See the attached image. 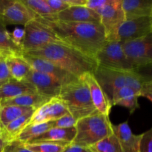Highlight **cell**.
<instances>
[{
  "mask_svg": "<svg viewBox=\"0 0 152 152\" xmlns=\"http://www.w3.org/2000/svg\"><path fill=\"white\" fill-rule=\"evenodd\" d=\"M39 19L49 25L62 42L94 59L107 42L100 23H73Z\"/></svg>",
  "mask_w": 152,
  "mask_h": 152,
  "instance_id": "obj_1",
  "label": "cell"
},
{
  "mask_svg": "<svg viewBox=\"0 0 152 152\" xmlns=\"http://www.w3.org/2000/svg\"><path fill=\"white\" fill-rule=\"evenodd\" d=\"M23 53L47 59L79 79L86 74H94L98 67L94 59L65 44H50Z\"/></svg>",
  "mask_w": 152,
  "mask_h": 152,
  "instance_id": "obj_2",
  "label": "cell"
},
{
  "mask_svg": "<svg viewBox=\"0 0 152 152\" xmlns=\"http://www.w3.org/2000/svg\"><path fill=\"white\" fill-rule=\"evenodd\" d=\"M112 126L109 117L96 111L77 120L75 126L76 136L71 144L89 148L101 140L113 134Z\"/></svg>",
  "mask_w": 152,
  "mask_h": 152,
  "instance_id": "obj_3",
  "label": "cell"
},
{
  "mask_svg": "<svg viewBox=\"0 0 152 152\" xmlns=\"http://www.w3.org/2000/svg\"><path fill=\"white\" fill-rule=\"evenodd\" d=\"M58 98L66 105L70 114L77 120L96 112L87 84L83 79L62 85Z\"/></svg>",
  "mask_w": 152,
  "mask_h": 152,
  "instance_id": "obj_4",
  "label": "cell"
},
{
  "mask_svg": "<svg viewBox=\"0 0 152 152\" xmlns=\"http://www.w3.org/2000/svg\"><path fill=\"white\" fill-rule=\"evenodd\" d=\"M93 74L111 103L113 95L120 88L130 87L140 92L145 82L134 71L109 69L98 66Z\"/></svg>",
  "mask_w": 152,
  "mask_h": 152,
  "instance_id": "obj_5",
  "label": "cell"
},
{
  "mask_svg": "<svg viewBox=\"0 0 152 152\" xmlns=\"http://www.w3.org/2000/svg\"><path fill=\"white\" fill-rule=\"evenodd\" d=\"M24 27L25 37L21 45L23 52L37 50L50 44H65L53 30L39 18Z\"/></svg>",
  "mask_w": 152,
  "mask_h": 152,
  "instance_id": "obj_6",
  "label": "cell"
},
{
  "mask_svg": "<svg viewBox=\"0 0 152 152\" xmlns=\"http://www.w3.org/2000/svg\"><path fill=\"white\" fill-rule=\"evenodd\" d=\"M96 13L100 16V24L104 28L107 42L117 41L119 29L126 21L122 0H111L109 4Z\"/></svg>",
  "mask_w": 152,
  "mask_h": 152,
  "instance_id": "obj_7",
  "label": "cell"
},
{
  "mask_svg": "<svg viewBox=\"0 0 152 152\" xmlns=\"http://www.w3.org/2000/svg\"><path fill=\"white\" fill-rule=\"evenodd\" d=\"M98 66L109 69L134 71V68L123 51L119 42H107L95 57Z\"/></svg>",
  "mask_w": 152,
  "mask_h": 152,
  "instance_id": "obj_8",
  "label": "cell"
},
{
  "mask_svg": "<svg viewBox=\"0 0 152 152\" xmlns=\"http://www.w3.org/2000/svg\"><path fill=\"white\" fill-rule=\"evenodd\" d=\"M122 47L134 69L152 62V33L123 44Z\"/></svg>",
  "mask_w": 152,
  "mask_h": 152,
  "instance_id": "obj_9",
  "label": "cell"
},
{
  "mask_svg": "<svg viewBox=\"0 0 152 152\" xmlns=\"http://www.w3.org/2000/svg\"><path fill=\"white\" fill-rule=\"evenodd\" d=\"M22 57L31 66V69L38 71V72H41L42 74H47L62 83V85L68 84L71 82L76 81L79 79L75 76L72 75L65 70L58 67L53 62L43 59V58L31 56V55L27 54L25 53H22Z\"/></svg>",
  "mask_w": 152,
  "mask_h": 152,
  "instance_id": "obj_10",
  "label": "cell"
},
{
  "mask_svg": "<svg viewBox=\"0 0 152 152\" xmlns=\"http://www.w3.org/2000/svg\"><path fill=\"white\" fill-rule=\"evenodd\" d=\"M151 16L126 20L119 29L117 42L123 45L145 37L151 33Z\"/></svg>",
  "mask_w": 152,
  "mask_h": 152,
  "instance_id": "obj_11",
  "label": "cell"
},
{
  "mask_svg": "<svg viewBox=\"0 0 152 152\" xmlns=\"http://www.w3.org/2000/svg\"><path fill=\"white\" fill-rule=\"evenodd\" d=\"M69 114L66 105L59 98H51L48 102L36 110L29 124L53 121Z\"/></svg>",
  "mask_w": 152,
  "mask_h": 152,
  "instance_id": "obj_12",
  "label": "cell"
},
{
  "mask_svg": "<svg viewBox=\"0 0 152 152\" xmlns=\"http://www.w3.org/2000/svg\"><path fill=\"white\" fill-rule=\"evenodd\" d=\"M0 17L5 26L7 25L25 26L31 21L37 19L38 16L21 0H13Z\"/></svg>",
  "mask_w": 152,
  "mask_h": 152,
  "instance_id": "obj_13",
  "label": "cell"
},
{
  "mask_svg": "<svg viewBox=\"0 0 152 152\" xmlns=\"http://www.w3.org/2000/svg\"><path fill=\"white\" fill-rule=\"evenodd\" d=\"M25 80L34 86L37 93L50 98L58 97L62 84L47 74L31 69Z\"/></svg>",
  "mask_w": 152,
  "mask_h": 152,
  "instance_id": "obj_14",
  "label": "cell"
},
{
  "mask_svg": "<svg viewBox=\"0 0 152 152\" xmlns=\"http://www.w3.org/2000/svg\"><path fill=\"white\" fill-rule=\"evenodd\" d=\"M81 79L84 80L88 87L92 102L96 111L103 115L109 117L112 105L104 91L95 79L94 74L91 73L86 74L83 76Z\"/></svg>",
  "mask_w": 152,
  "mask_h": 152,
  "instance_id": "obj_15",
  "label": "cell"
},
{
  "mask_svg": "<svg viewBox=\"0 0 152 152\" xmlns=\"http://www.w3.org/2000/svg\"><path fill=\"white\" fill-rule=\"evenodd\" d=\"M57 20L73 23H100V16L94 10L86 6H72L58 13Z\"/></svg>",
  "mask_w": 152,
  "mask_h": 152,
  "instance_id": "obj_16",
  "label": "cell"
},
{
  "mask_svg": "<svg viewBox=\"0 0 152 152\" xmlns=\"http://www.w3.org/2000/svg\"><path fill=\"white\" fill-rule=\"evenodd\" d=\"M113 133L117 137L123 152H139L141 134H134L126 121L119 125H113Z\"/></svg>",
  "mask_w": 152,
  "mask_h": 152,
  "instance_id": "obj_17",
  "label": "cell"
},
{
  "mask_svg": "<svg viewBox=\"0 0 152 152\" xmlns=\"http://www.w3.org/2000/svg\"><path fill=\"white\" fill-rule=\"evenodd\" d=\"M76 136L75 127L62 129V128H52L44 134L40 135L29 143L39 142H51L58 145L67 146L71 144Z\"/></svg>",
  "mask_w": 152,
  "mask_h": 152,
  "instance_id": "obj_18",
  "label": "cell"
},
{
  "mask_svg": "<svg viewBox=\"0 0 152 152\" xmlns=\"http://www.w3.org/2000/svg\"><path fill=\"white\" fill-rule=\"evenodd\" d=\"M37 93L34 86L26 80L17 81L10 78L0 87V100L13 99L25 94Z\"/></svg>",
  "mask_w": 152,
  "mask_h": 152,
  "instance_id": "obj_19",
  "label": "cell"
},
{
  "mask_svg": "<svg viewBox=\"0 0 152 152\" xmlns=\"http://www.w3.org/2000/svg\"><path fill=\"white\" fill-rule=\"evenodd\" d=\"M140 96V92L133 88L123 87L119 89L113 95L111 105H120L128 108L130 114H133L140 105L138 103V99Z\"/></svg>",
  "mask_w": 152,
  "mask_h": 152,
  "instance_id": "obj_20",
  "label": "cell"
},
{
  "mask_svg": "<svg viewBox=\"0 0 152 152\" xmlns=\"http://www.w3.org/2000/svg\"><path fill=\"white\" fill-rule=\"evenodd\" d=\"M126 20L151 16L152 0H122Z\"/></svg>",
  "mask_w": 152,
  "mask_h": 152,
  "instance_id": "obj_21",
  "label": "cell"
},
{
  "mask_svg": "<svg viewBox=\"0 0 152 152\" xmlns=\"http://www.w3.org/2000/svg\"><path fill=\"white\" fill-rule=\"evenodd\" d=\"M51 98L44 96L39 93L25 94L13 99L1 101V105H16V106L31 108L37 110L44 104L48 102Z\"/></svg>",
  "mask_w": 152,
  "mask_h": 152,
  "instance_id": "obj_22",
  "label": "cell"
},
{
  "mask_svg": "<svg viewBox=\"0 0 152 152\" xmlns=\"http://www.w3.org/2000/svg\"><path fill=\"white\" fill-rule=\"evenodd\" d=\"M4 59L10 73V78L13 80L17 81L25 80L31 72V66L22 56H7Z\"/></svg>",
  "mask_w": 152,
  "mask_h": 152,
  "instance_id": "obj_23",
  "label": "cell"
},
{
  "mask_svg": "<svg viewBox=\"0 0 152 152\" xmlns=\"http://www.w3.org/2000/svg\"><path fill=\"white\" fill-rule=\"evenodd\" d=\"M33 111L36 110L16 105H0V123L2 129L19 117Z\"/></svg>",
  "mask_w": 152,
  "mask_h": 152,
  "instance_id": "obj_24",
  "label": "cell"
},
{
  "mask_svg": "<svg viewBox=\"0 0 152 152\" xmlns=\"http://www.w3.org/2000/svg\"><path fill=\"white\" fill-rule=\"evenodd\" d=\"M52 128L51 121L43 123L28 124L18 135L16 140L23 142L24 144L29 143L31 141L34 140Z\"/></svg>",
  "mask_w": 152,
  "mask_h": 152,
  "instance_id": "obj_25",
  "label": "cell"
},
{
  "mask_svg": "<svg viewBox=\"0 0 152 152\" xmlns=\"http://www.w3.org/2000/svg\"><path fill=\"white\" fill-rule=\"evenodd\" d=\"M0 53L5 59L7 56H22L23 53L22 47L13 40L7 30H0Z\"/></svg>",
  "mask_w": 152,
  "mask_h": 152,
  "instance_id": "obj_26",
  "label": "cell"
},
{
  "mask_svg": "<svg viewBox=\"0 0 152 152\" xmlns=\"http://www.w3.org/2000/svg\"><path fill=\"white\" fill-rule=\"evenodd\" d=\"M34 111H31V112L19 117L1 130V133L6 137L9 142L16 140L18 135L21 133V132L29 124Z\"/></svg>",
  "mask_w": 152,
  "mask_h": 152,
  "instance_id": "obj_27",
  "label": "cell"
},
{
  "mask_svg": "<svg viewBox=\"0 0 152 152\" xmlns=\"http://www.w3.org/2000/svg\"><path fill=\"white\" fill-rule=\"evenodd\" d=\"M29 9H31L38 18L48 21L57 20V14L53 13L45 0H21Z\"/></svg>",
  "mask_w": 152,
  "mask_h": 152,
  "instance_id": "obj_28",
  "label": "cell"
},
{
  "mask_svg": "<svg viewBox=\"0 0 152 152\" xmlns=\"http://www.w3.org/2000/svg\"><path fill=\"white\" fill-rule=\"evenodd\" d=\"M88 149L91 152H123L119 140L114 133L94 144Z\"/></svg>",
  "mask_w": 152,
  "mask_h": 152,
  "instance_id": "obj_29",
  "label": "cell"
},
{
  "mask_svg": "<svg viewBox=\"0 0 152 152\" xmlns=\"http://www.w3.org/2000/svg\"><path fill=\"white\" fill-rule=\"evenodd\" d=\"M25 145L27 148L33 152H62L65 147L51 142L27 143Z\"/></svg>",
  "mask_w": 152,
  "mask_h": 152,
  "instance_id": "obj_30",
  "label": "cell"
},
{
  "mask_svg": "<svg viewBox=\"0 0 152 152\" xmlns=\"http://www.w3.org/2000/svg\"><path fill=\"white\" fill-rule=\"evenodd\" d=\"M77 122V120L69 113V114H65L63 117H60L57 120L51 121V124L53 128L67 129V128L75 127Z\"/></svg>",
  "mask_w": 152,
  "mask_h": 152,
  "instance_id": "obj_31",
  "label": "cell"
},
{
  "mask_svg": "<svg viewBox=\"0 0 152 152\" xmlns=\"http://www.w3.org/2000/svg\"><path fill=\"white\" fill-rule=\"evenodd\" d=\"M139 152H152V127L141 134Z\"/></svg>",
  "mask_w": 152,
  "mask_h": 152,
  "instance_id": "obj_32",
  "label": "cell"
},
{
  "mask_svg": "<svg viewBox=\"0 0 152 152\" xmlns=\"http://www.w3.org/2000/svg\"><path fill=\"white\" fill-rule=\"evenodd\" d=\"M3 152H33L26 148L25 144L17 140H14L7 143Z\"/></svg>",
  "mask_w": 152,
  "mask_h": 152,
  "instance_id": "obj_33",
  "label": "cell"
},
{
  "mask_svg": "<svg viewBox=\"0 0 152 152\" xmlns=\"http://www.w3.org/2000/svg\"><path fill=\"white\" fill-rule=\"evenodd\" d=\"M134 71L140 76L144 81H152V62L136 68Z\"/></svg>",
  "mask_w": 152,
  "mask_h": 152,
  "instance_id": "obj_34",
  "label": "cell"
},
{
  "mask_svg": "<svg viewBox=\"0 0 152 152\" xmlns=\"http://www.w3.org/2000/svg\"><path fill=\"white\" fill-rule=\"evenodd\" d=\"M45 1L52 11L56 14H58L69 7L65 0H45Z\"/></svg>",
  "mask_w": 152,
  "mask_h": 152,
  "instance_id": "obj_35",
  "label": "cell"
},
{
  "mask_svg": "<svg viewBox=\"0 0 152 152\" xmlns=\"http://www.w3.org/2000/svg\"><path fill=\"white\" fill-rule=\"evenodd\" d=\"M110 1L111 0H86V7L96 12L104 6L109 4Z\"/></svg>",
  "mask_w": 152,
  "mask_h": 152,
  "instance_id": "obj_36",
  "label": "cell"
},
{
  "mask_svg": "<svg viewBox=\"0 0 152 152\" xmlns=\"http://www.w3.org/2000/svg\"><path fill=\"white\" fill-rule=\"evenodd\" d=\"M140 96L147 98L152 102V81H145L140 90Z\"/></svg>",
  "mask_w": 152,
  "mask_h": 152,
  "instance_id": "obj_37",
  "label": "cell"
},
{
  "mask_svg": "<svg viewBox=\"0 0 152 152\" xmlns=\"http://www.w3.org/2000/svg\"><path fill=\"white\" fill-rule=\"evenodd\" d=\"M10 36H11V38L13 39V41L18 45L21 46L24 39V37H25V30H24V28L22 29L20 28H16L14 31L10 34Z\"/></svg>",
  "mask_w": 152,
  "mask_h": 152,
  "instance_id": "obj_38",
  "label": "cell"
},
{
  "mask_svg": "<svg viewBox=\"0 0 152 152\" xmlns=\"http://www.w3.org/2000/svg\"><path fill=\"white\" fill-rule=\"evenodd\" d=\"M10 79V73L6 64L5 59L0 60V82L7 81Z\"/></svg>",
  "mask_w": 152,
  "mask_h": 152,
  "instance_id": "obj_39",
  "label": "cell"
},
{
  "mask_svg": "<svg viewBox=\"0 0 152 152\" xmlns=\"http://www.w3.org/2000/svg\"><path fill=\"white\" fill-rule=\"evenodd\" d=\"M62 152H89V150L86 148L73 145L71 143L65 146Z\"/></svg>",
  "mask_w": 152,
  "mask_h": 152,
  "instance_id": "obj_40",
  "label": "cell"
},
{
  "mask_svg": "<svg viewBox=\"0 0 152 152\" xmlns=\"http://www.w3.org/2000/svg\"><path fill=\"white\" fill-rule=\"evenodd\" d=\"M69 7H81L86 6V0H65Z\"/></svg>",
  "mask_w": 152,
  "mask_h": 152,
  "instance_id": "obj_41",
  "label": "cell"
},
{
  "mask_svg": "<svg viewBox=\"0 0 152 152\" xmlns=\"http://www.w3.org/2000/svg\"><path fill=\"white\" fill-rule=\"evenodd\" d=\"M13 1V0H0V16L4 13V10Z\"/></svg>",
  "mask_w": 152,
  "mask_h": 152,
  "instance_id": "obj_42",
  "label": "cell"
},
{
  "mask_svg": "<svg viewBox=\"0 0 152 152\" xmlns=\"http://www.w3.org/2000/svg\"><path fill=\"white\" fill-rule=\"evenodd\" d=\"M8 142V140L6 138V137L2 133H1V134H0V152L4 151V148Z\"/></svg>",
  "mask_w": 152,
  "mask_h": 152,
  "instance_id": "obj_43",
  "label": "cell"
},
{
  "mask_svg": "<svg viewBox=\"0 0 152 152\" xmlns=\"http://www.w3.org/2000/svg\"><path fill=\"white\" fill-rule=\"evenodd\" d=\"M0 30H6V26L3 24L1 17H0Z\"/></svg>",
  "mask_w": 152,
  "mask_h": 152,
  "instance_id": "obj_44",
  "label": "cell"
},
{
  "mask_svg": "<svg viewBox=\"0 0 152 152\" xmlns=\"http://www.w3.org/2000/svg\"><path fill=\"white\" fill-rule=\"evenodd\" d=\"M7 81H2V82H0V87H1V86H2V85H4V83H5L6 82H7Z\"/></svg>",
  "mask_w": 152,
  "mask_h": 152,
  "instance_id": "obj_45",
  "label": "cell"
},
{
  "mask_svg": "<svg viewBox=\"0 0 152 152\" xmlns=\"http://www.w3.org/2000/svg\"><path fill=\"white\" fill-rule=\"evenodd\" d=\"M4 59V56H3L2 55H1V53H0V60H1V59Z\"/></svg>",
  "mask_w": 152,
  "mask_h": 152,
  "instance_id": "obj_46",
  "label": "cell"
},
{
  "mask_svg": "<svg viewBox=\"0 0 152 152\" xmlns=\"http://www.w3.org/2000/svg\"><path fill=\"white\" fill-rule=\"evenodd\" d=\"M151 23H152V12H151ZM151 33H152V26H151Z\"/></svg>",
  "mask_w": 152,
  "mask_h": 152,
  "instance_id": "obj_47",
  "label": "cell"
},
{
  "mask_svg": "<svg viewBox=\"0 0 152 152\" xmlns=\"http://www.w3.org/2000/svg\"><path fill=\"white\" fill-rule=\"evenodd\" d=\"M1 130H2V127H1V123H0V131H1Z\"/></svg>",
  "mask_w": 152,
  "mask_h": 152,
  "instance_id": "obj_48",
  "label": "cell"
},
{
  "mask_svg": "<svg viewBox=\"0 0 152 152\" xmlns=\"http://www.w3.org/2000/svg\"><path fill=\"white\" fill-rule=\"evenodd\" d=\"M1 131H0V134H1Z\"/></svg>",
  "mask_w": 152,
  "mask_h": 152,
  "instance_id": "obj_49",
  "label": "cell"
},
{
  "mask_svg": "<svg viewBox=\"0 0 152 152\" xmlns=\"http://www.w3.org/2000/svg\"><path fill=\"white\" fill-rule=\"evenodd\" d=\"M0 105H1V100H0Z\"/></svg>",
  "mask_w": 152,
  "mask_h": 152,
  "instance_id": "obj_50",
  "label": "cell"
},
{
  "mask_svg": "<svg viewBox=\"0 0 152 152\" xmlns=\"http://www.w3.org/2000/svg\"><path fill=\"white\" fill-rule=\"evenodd\" d=\"M89 152H91V151H89Z\"/></svg>",
  "mask_w": 152,
  "mask_h": 152,
  "instance_id": "obj_51",
  "label": "cell"
}]
</instances>
